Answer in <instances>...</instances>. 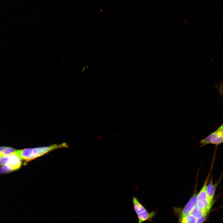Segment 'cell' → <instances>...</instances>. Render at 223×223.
<instances>
[{"mask_svg":"<svg viewBox=\"0 0 223 223\" xmlns=\"http://www.w3.org/2000/svg\"><path fill=\"white\" fill-rule=\"evenodd\" d=\"M196 187V186L192 196L182 210L180 218L190 214L192 208L196 205L198 201V194L197 193Z\"/></svg>","mask_w":223,"mask_h":223,"instance_id":"cell-4","label":"cell"},{"mask_svg":"<svg viewBox=\"0 0 223 223\" xmlns=\"http://www.w3.org/2000/svg\"><path fill=\"white\" fill-rule=\"evenodd\" d=\"M154 215V212L149 213L146 210L141 212L137 215L138 220V223H142L149 220L153 217Z\"/></svg>","mask_w":223,"mask_h":223,"instance_id":"cell-8","label":"cell"},{"mask_svg":"<svg viewBox=\"0 0 223 223\" xmlns=\"http://www.w3.org/2000/svg\"><path fill=\"white\" fill-rule=\"evenodd\" d=\"M197 219L192 215L189 214L180 218V223H196Z\"/></svg>","mask_w":223,"mask_h":223,"instance_id":"cell-9","label":"cell"},{"mask_svg":"<svg viewBox=\"0 0 223 223\" xmlns=\"http://www.w3.org/2000/svg\"><path fill=\"white\" fill-rule=\"evenodd\" d=\"M190 214L193 215L197 219H199L203 216H206L207 214L203 211L199 209L196 205H195L192 208Z\"/></svg>","mask_w":223,"mask_h":223,"instance_id":"cell-10","label":"cell"},{"mask_svg":"<svg viewBox=\"0 0 223 223\" xmlns=\"http://www.w3.org/2000/svg\"><path fill=\"white\" fill-rule=\"evenodd\" d=\"M3 155L0 153V158Z\"/></svg>","mask_w":223,"mask_h":223,"instance_id":"cell-14","label":"cell"},{"mask_svg":"<svg viewBox=\"0 0 223 223\" xmlns=\"http://www.w3.org/2000/svg\"><path fill=\"white\" fill-rule=\"evenodd\" d=\"M216 87L219 94L223 96V84L220 83L216 85Z\"/></svg>","mask_w":223,"mask_h":223,"instance_id":"cell-12","label":"cell"},{"mask_svg":"<svg viewBox=\"0 0 223 223\" xmlns=\"http://www.w3.org/2000/svg\"><path fill=\"white\" fill-rule=\"evenodd\" d=\"M68 147V146L67 143L63 142L61 144H55L48 146L16 150L14 153L22 160L28 162L57 149Z\"/></svg>","mask_w":223,"mask_h":223,"instance_id":"cell-1","label":"cell"},{"mask_svg":"<svg viewBox=\"0 0 223 223\" xmlns=\"http://www.w3.org/2000/svg\"><path fill=\"white\" fill-rule=\"evenodd\" d=\"M22 160L14 152L0 158V173H6L18 170L22 166Z\"/></svg>","mask_w":223,"mask_h":223,"instance_id":"cell-2","label":"cell"},{"mask_svg":"<svg viewBox=\"0 0 223 223\" xmlns=\"http://www.w3.org/2000/svg\"><path fill=\"white\" fill-rule=\"evenodd\" d=\"M206 216H203L202 217L197 219L196 223H203L206 219Z\"/></svg>","mask_w":223,"mask_h":223,"instance_id":"cell-13","label":"cell"},{"mask_svg":"<svg viewBox=\"0 0 223 223\" xmlns=\"http://www.w3.org/2000/svg\"><path fill=\"white\" fill-rule=\"evenodd\" d=\"M210 173H209L207 178L203 185L200 191L198 194V201L203 202L207 200V195L206 193V187L208 179L209 177Z\"/></svg>","mask_w":223,"mask_h":223,"instance_id":"cell-6","label":"cell"},{"mask_svg":"<svg viewBox=\"0 0 223 223\" xmlns=\"http://www.w3.org/2000/svg\"><path fill=\"white\" fill-rule=\"evenodd\" d=\"M216 186V184H213L212 177L206 187L207 200L210 203H213V199L215 193Z\"/></svg>","mask_w":223,"mask_h":223,"instance_id":"cell-5","label":"cell"},{"mask_svg":"<svg viewBox=\"0 0 223 223\" xmlns=\"http://www.w3.org/2000/svg\"><path fill=\"white\" fill-rule=\"evenodd\" d=\"M200 142L201 146L209 144L218 145L223 143V123L215 131L201 140Z\"/></svg>","mask_w":223,"mask_h":223,"instance_id":"cell-3","label":"cell"},{"mask_svg":"<svg viewBox=\"0 0 223 223\" xmlns=\"http://www.w3.org/2000/svg\"><path fill=\"white\" fill-rule=\"evenodd\" d=\"M132 203L134 210L137 215L146 210L138 199L134 196L133 197Z\"/></svg>","mask_w":223,"mask_h":223,"instance_id":"cell-7","label":"cell"},{"mask_svg":"<svg viewBox=\"0 0 223 223\" xmlns=\"http://www.w3.org/2000/svg\"><path fill=\"white\" fill-rule=\"evenodd\" d=\"M16 150L8 147L0 146V153L3 155H5L11 154Z\"/></svg>","mask_w":223,"mask_h":223,"instance_id":"cell-11","label":"cell"}]
</instances>
